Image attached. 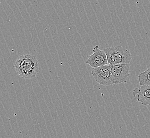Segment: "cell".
<instances>
[{
    "instance_id": "1",
    "label": "cell",
    "mask_w": 150,
    "mask_h": 138,
    "mask_svg": "<svg viewBox=\"0 0 150 138\" xmlns=\"http://www.w3.org/2000/svg\"><path fill=\"white\" fill-rule=\"evenodd\" d=\"M15 69L17 75L21 78H34L39 71L38 62L34 55H23L15 62Z\"/></svg>"
},
{
    "instance_id": "4",
    "label": "cell",
    "mask_w": 150,
    "mask_h": 138,
    "mask_svg": "<svg viewBox=\"0 0 150 138\" xmlns=\"http://www.w3.org/2000/svg\"><path fill=\"white\" fill-rule=\"evenodd\" d=\"M130 64H110L113 84H120L127 82L128 78L130 75Z\"/></svg>"
},
{
    "instance_id": "7",
    "label": "cell",
    "mask_w": 150,
    "mask_h": 138,
    "mask_svg": "<svg viewBox=\"0 0 150 138\" xmlns=\"http://www.w3.org/2000/svg\"><path fill=\"white\" fill-rule=\"evenodd\" d=\"M140 86L150 85V68L138 76Z\"/></svg>"
},
{
    "instance_id": "3",
    "label": "cell",
    "mask_w": 150,
    "mask_h": 138,
    "mask_svg": "<svg viewBox=\"0 0 150 138\" xmlns=\"http://www.w3.org/2000/svg\"><path fill=\"white\" fill-rule=\"evenodd\" d=\"M92 75L96 82L103 86H111L113 84L110 64L93 68Z\"/></svg>"
},
{
    "instance_id": "2",
    "label": "cell",
    "mask_w": 150,
    "mask_h": 138,
    "mask_svg": "<svg viewBox=\"0 0 150 138\" xmlns=\"http://www.w3.org/2000/svg\"><path fill=\"white\" fill-rule=\"evenodd\" d=\"M103 51L107 55L108 63L111 65L130 64L132 59L129 51L123 46H112Z\"/></svg>"
},
{
    "instance_id": "6",
    "label": "cell",
    "mask_w": 150,
    "mask_h": 138,
    "mask_svg": "<svg viewBox=\"0 0 150 138\" xmlns=\"http://www.w3.org/2000/svg\"><path fill=\"white\" fill-rule=\"evenodd\" d=\"M134 97L137 95V101L144 106H150V85L141 86L133 90Z\"/></svg>"
},
{
    "instance_id": "5",
    "label": "cell",
    "mask_w": 150,
    "mask_h": 138,
    "mask_svg": "<svg viewBox=\"0 0 150 138\" xmlns=\"http://www.w3.org/2000/svg\"><path fill=\"white\" fill-rule=\"evenodd\" d=\"M93 51L92 54L89 56L86 63L89 64L92 68L103 66L109 64L106 53L103 50L100 49L98 45L94 47Z\"/></svg>"
}]
</instances>
